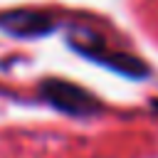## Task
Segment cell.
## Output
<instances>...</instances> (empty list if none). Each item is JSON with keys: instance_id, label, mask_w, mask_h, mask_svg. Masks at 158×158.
Returning a JSON list of instances; mask_svg holds the SVG:
<instances>
[{"instance_id": "6da1fadb", "label": "cell", "mask_w": 158, "mask_h": 158, "mask_svg": "<svg viewBox=\"0 0 158 158\" xmlns=\"http://www.w3.org/2000/svg\"><path fill=\"white\" fill-rule=\"evenodd\" d=\"M40 94L47 104L54 109L69 114V116H91L101 109V104L81 86L64 81V79H44L40 84Z\"/></svg>"}, {"instance_id": "277c9868", "label": "cell", "mask_w": 158, "mask_h": 158, "mask_svg": "<svg viewBox=\"0 0 158 158\" xmlns=\"http://www.w3.org/2000/svg\"><path fill=\"white\" fill-rule=\"evenodd\" d=\"M153 109H156V114H158V101H153Z\"/></svg>"}, {"instance_id": "3957f363", "label": "cell", "mask_w": 158, "mask_h": 158, "mask_svg": "<svg viewBox=\"0 0 158 158\" xmlns=\"http://www.w3.org/2000/svg\"><path fill=\"white\" fill-rule=\"evenodd\" d=\"M0 27L15 37H42L54 30L49 15L37 10H10L0 15Z\"/></svg>"}, {"instance_id": "7a4b0ae2", "label": "cell", "mask_w": 158, "mask_h": 158, "mask_svg": "<svg viewBox=\"0 0 158 158\" xmlns=\"http://www.w3.org/2000/svg\"><path fill=\"white\" fill-rule=\"evenodd\" d=\"M72 47H74L79 54L89 57L91 62H99V64H104V67H109V69H114V72H118V74H123V77L141 79V77L148 74V67H146L141 59H136V57H131V54H126V52L106 49V47H104L101 42H96V40H91V42L72 40Z\"/></svg>"}]
</instances>
